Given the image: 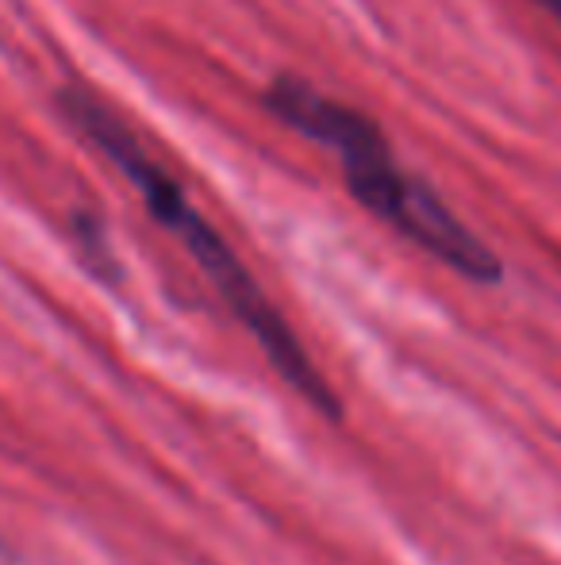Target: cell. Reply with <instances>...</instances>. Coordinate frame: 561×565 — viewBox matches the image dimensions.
Wrapping results in <instances>:
<instances>
[{
  "instance_id": "1",
  "label": "cell",
  "mask_w": 561,
  "mask_h": 565,
  "mask_svg": "<svg viewBox=\"0 0 561 565\" xmlns=\"http://www.w3.org/2000/svg\"><path fill=\"white\" fill-rule=\"evenodd\" d=\"M58 105L66 113L69 124L131 181V189L142 196L147 212L158 220L204 269V277L212 281V289L219 292L231 316L250 331V339L266 350L270 365L284 377V385H292L315 412L323 416H338V396L331 393V385L323 381L320 365L312 362V354L304 350V342L296 339V331L289 328V320L278 312L270 297L262 292V285L255 281L242 258L231 250L224 235L201 216V209H193L185 196V189L177 185L170 170L142 147V139L123 124L105 100H97L85 89H62Z\"/></svg>"
},
{
  "instance_id": "2",
  "label": "cell",
  "mask_w": 561,
  "mask_h": 565,
  "mask_svg": "<svg viewBox=\"0 0 561 565\" xmlns=\"http://www.w3.org/2000/svg\"><path fill=\"white\" fill-rule=\"evenodd\" d=\"M262 105L304 139L335 150L343 162V181L350 196L381 224L416 243L454 274L477 285H496L504 277V262L496 250L450 212V204L427 181L412 178L397 162L389 135L362 108L320 93L296 74H278L262 89Z\"/></svg>"
}]
</instances>
